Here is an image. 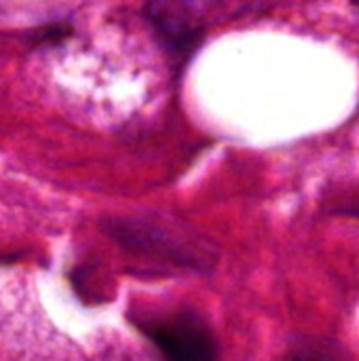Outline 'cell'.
Returning a JSON list of instances; mask_svg holds the SVG:
<instances>
[{
    "label": "cell",
    "mask_w": 359,
    "mask_h": 361,
    "mask_svg": "<svg viewBox=\"0 0 359 361\" xmlns=\"http://www.w3.org/2000/svg\"><path fill=\"white\" fill-rule=\"evenodd\" d=\"M152 19L169 42L180 44V47H186L190 42V25L184 19H180L176 13H171L169 8L157 6L152 13Z\"/></svg>",
    "instance_id": "7a4b0ae2"
},
{
    "label": "cell",
    "mask_w": 359,
    "mask_h": 361,
    "mask_svg": "<svg viewBox=\"0 0 359 361\" xmlns=\"http://www.w3.org/2000/svg\"><path fill=\"white\" fill-rule=\"evenodd\" d=\"M146 334L152 343L174 360L199 361L216 355V343L207 328L190 315H178L148 324Z\"/></svg>",
    "instance_id": "6da1fadb"
},
{
    "label": "cell",
    "mask_w": 359,
    "mask_h": 361,
    "mask_svg": "<svg viewBox=\"0 0 359 361\" xmlns=\"http://www.w3.org/2000/svg\"><path fill=\"white\" fill-rule=\"evenodd\" d=\"M355 2H358V4H359V0H355Z\"/></svg>",
    "instance_id": "3957f363"
}]
</instances>
